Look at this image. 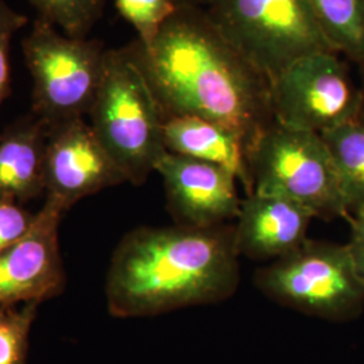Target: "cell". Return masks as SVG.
I'll use <instances>...</instances> for the list:
<instances>
[{
    "label": "cell",
    "mask_w": 364,
    "mask_h": 364,
    "mask_svg": "<svg viewBox=\"0 0 364 364\" xmlns=\"http://www.w3.org/2000/svg\"><path fill=\"white\" fill-rule=\"evenodd\" d=\"M165 119L203 117L235 132L248 153L274 122L270 81L204 9L178 7L150 46L129 45Z\"/></svg>",
    "instance_id": "1"
},
{
    "label": "cell",
    "mask_w": 364,
    "mask_h": 364,
    "mask_svg": "<svg viewBox=\"0 0 364 364\" xmlns=\"http://www.w3.org/2000/svg\"><path fill=\"white\" fill-rule=\"evenodd\" d=\"M234 227H144L117 246L105 281L108 311L120 318L219 304L240 285Z\"/></svg>",
    "instance_id": "2"
},
{
    "label": "cell",
    "mask_w": 364,
    "mask_h": 364,
    "mask_svg": "<svg viewBox=\"0 0 364 364\" xmlns=\"http://www.w3.org/2000/svg\"><path fill=\"white\" fill-rule=\"evenodd\" d=\"M91 127L126 181L142 185L168 154L165 117L129 45L107 49Z\"/></svg>",
    "instance_id": "3"
},
{
    "label": "cell",
    "mask_w": 364,
    "mask_h": 364,
    "mask_svg": "<svg viewBox=\"0 0 364 364\" xmlns=\"http://www.w3.org/2000/svg\"><path fill=\"white\" fill-rule=\"evenodd\" d=\"M22 49L33 78L31 114L49 129L90 115L105 75V43L72 38L37 18Z\"/></svg>",
    "instance_id": "4"
},
{
    "label": "cell",
    "mask_w": 364,
    "mask_h": 364,
    "mask_svg": "<svg viewBox=\"0 0 364 364\" xmlns=\"http://www.w3.org/2000/svg\"><path fill=\"white\" fill-rule=\"evenodd\" d=\"M205 13L269 81L305 55L336 52L308 0H212Z\"/></svg>",
    "instance_id": "5"
},
{
    "label": "cell",
    "mask_w": 364,
    "mask_h": 364,
    "mask_svg": "<svg viewBox=\"0 0 364 364\" xmlns=\"http://www.w3.org/2000/svg\"><path fill=\"white\" fill-rule=\"evenodd\" d=\"M252 191L290 198L318 219H350L338 168L317 132L273 122L250 151Z\"/></svg>",
    "instance_id": "6"
},
{
    "label": "cell",
    "mask_w": 364,
    "mask_h": 364,
    "mask_svg": "<svg viewBox=\"0 0 364 364\" xmlns=\"http://www.w3.org/2000/svg\"><path fill=\"white\" fill-rule=\"evenodd\" d=\"M255 285L279 305L332 321L352 318L364 306V281L347 245L306 239L259 269Z\"/></svg>",
    "instance_id": "7"
},
{
    "label": "cell",
    "mask_w": 364,
    "mask_h": 364,
    "mask_svg": "<svg viewBox=\"0 0 364 364\" xmlns=\"http://www.w3.org/2000/svg\"><path fill=\"white\" fill-rule=\"evenodd\" d=\"M270 105L275 123L323 134L360 117L363 93L338 53H313L270 81Z\"/></svg>",
    "instance_id": "8"
},
{
    "label": "cell",
    "mask_w": 364,
    "mask_h": 364,
    "mask_svg": "<svg viewBox=\"0 0 364 364\" xmlns=\"http://www.w3.org/2000/svg\"><path fill=\"white\" fill-rule=\"evenodd\" d=\"M66 208L46 197L31 230L0 252V306L38 302L58 296L65 287L58 227Z\"/></svg>",
    "instance_id": "9"
},
{
    "label": "cell",
    "mask_w": 364,
    "mask_h": 364,
    "mask_svg": "<svg viewBox=\"0 0 364 364\" xmlns=\"http://www.w3.org/2000/svg\"><path fill=\"white\" fill-rule=\"evenodd\" d=\"M126 181L84 119L49 129L45 153V195L66 209L78 200Z\"/></svg>",
    "instance_id": "10"
},
{
    "label": "cell",
    "mask_w": 364,
    "mask_h": 364,
    "mask_svg": "<svg viewBox=\"0 0 364 364\" xmlns=\"http://www.w3.org/2000/svg\"><path fill=\"white\" fill-rule=\"evenodd\" d=\"M177 224L218 227L236 219L242 207L234 173L219 165L168 153L156 166Z\"/></svg>",
    "instance_id": "11"
},
{
    "label": "cell",
    "mask_w": 364,
    "mask_h": 364,
    "mask_svg": "<svg viewBox=\"0 0 364 364\" xmlns=\"http://www.w3.org/2000/svg\"><path fill=\"white\" fill-rule=\"evenodd\" d=\"M313 219L309 209L290 198L252 191L242 200L235 246L239 255L251 259H278L308 239Z\"/></svg>",
    "instance_id": "12"
},
{
    "label": "cell",
    "mask_w": 364,
    "mask_h": 364,
    "mask_svg": "<svg viewBox=\"0 0 364 364\" xmlns=\"http://www.w3.org/2000/svg\"><path fill=\"white\" fill-rule=\"evenodd\" d=\"M49 127L31 112L0 132V201L26 203L45 193Z\"/></svg>",
    "instance_id": "13"
},
{
    "label": "cell",
    "mask_w": 364,
    "mask_h": 364,
    "mask_svg": "<svg viewBox=\"0 0 364 364\" xmlns=\"http://www.w3.org/2000/svg\"><path fill=\"white\" fill-rule=\"evenodd\" d=\"M168 153L219 165L234 173L246 193L252 192L250 153L231 130L203 117H171L165 120Z\"/></svg>",
    "instance_id": "14"
},
{
    "label": "cell",
    "mask_w": 364,
    "mask_h": 364,
    "mask_svg": "<svg viewBox=\"0 0 364 364\" xmlns=\"http://www.w3.org/2000/svg\"><path fill=\"white\" fill-rule=\"evenodd\" d=\"M320 135L333 156L350 213L364 212L363 119H353Z\"/></svg>",
    "instance_id": "15"
},
{
    "label": "cell",
    "mask_w": 364,
    "mask_h": 364,
    "mask_svg": "<svg viewBox=\"0 0 364 364\" xmlns=\"http://www.w3.org/2000/svg\"><path fill=\"white\" fill-rule=\"evenodd\" d=\"M332 48L364 65V0H308Z\"/></svg>",
    "instance_id": "16"
},
{
    "label": "cell",
    "mask_w": 364,
    "mask_h": 364,
    "mask_svg": "<svg viewBox=\"0 0 364 364\" xmlns=\"http://www.w3.org/2000/svg\"><path fill=\"white\" fill-rule=\"evenodd\" d=\"M42 18L68 37L88 38L105 13V0H26Z\"/></svg>",
    "instance_id": "17"
},
{
    "label": "cell",
    "mask_w": 364,
    "mask_h": 364,
    "mask_svg": "<svg viewBox=\"0 0 364 364\" xmlns=\"http://www.w3.org/2000/svg\"><path fill=\"white\" fill-rule=\"evenodd\" d=\"M38 302L22 309H0V364H26L28 336L37 316Z\"/></svg>",
    "instance_id": "18"
},
{
    "label": "cell",
    "mask_w": 364,
    "mask_h": 364,
    "mask_svg": "<svg viewBox=\"0 0 364 364\" xmlns=\"http://www.w3.org/2000/svg\"><path fill=\"white\" fill-rule=\"evenodd\" d=\"M115 7L135 28L138 42L147 48L180 6L176 0H115Z\"/></svg>",
    "instance_id": "19"
},
{
    "label": "cell",
    "mask_w": 364,
    "mask_h": 364,
    "mask_svg": "<svg viewBox=\"0 0 364 364\" xmlns=\"http://www.w3.org/2000/svg\"><path fill=\"white\" fill-rule=\"evenodd\" d=\"M28 25V16L0 0V107L11 93V43L14 36Z\"/></svg>",
    "instance_id": "20"
},
{
    "label": "cell",
    "mask_w": 364,
    "mask_h": 364,
    "mask_svg": "<svg viewBox=\"0 0 364 364\" xmlns=\"http://www.w3.org/2000/svg\"><path fill=\"white\" fill-rule=\"evenodd\" d=\"M36 216L16 201H0V252L31 230Z\"/></svg>",
    "instance_id": "21"
},
{
    "label": "cell",
    "mask_w": 364,
    "mask_h": 364,
    "mask_svg": "<svg viewBox=\"0 0 364 364\" xmlns=\"http://www.w3.org/2000/svg\"><path fill=\"white\" fill-rule=\"evenodd\" d=\"M351 239L347 243L356 270L364 281V212L350 216Z\"/></svg>",
    "instance_id": "22"
},
{
    "label": "cell",
    "mask_w": 364,
    "mask_h": 364,
    "mask_svg": "<svg viewBox=\"0 0 364 364\" xmlns=\"http://www.w3.org/2000/svg\"><path fill=\"white\" fill-rule=\"evenodd\" d=\"M180 7H196V9H207L212 0H176Z\"/></svg>",
    "instance_id": "23"
},
{
    "label": "cell",
    "mask_w": 364,
    "mask_h": 364,
    "mask_svg": "<svg viewBox=\"0 0 364 364\" xmlns=\"http://www.w3.org/2000/svg\"><path fill=\"white\" fill-rule=\"evenodd\" d=\"M362 93H363V105H362V112H360V119H363L364 120V88L362 90Z\"/></svg>",
    "instance_id": "24"
}]
</instances>
